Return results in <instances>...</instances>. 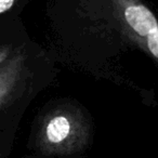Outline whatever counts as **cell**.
Returning <instances> with one entry per match:
<instances>
[{
    "instance_id": "obj_1",
    "label": "cell",
    "mask_w": 158,
    "mask_h": 158,
    "mask_svg": "<svg viewBox=\"0 0 158 158\" xmlns=\"http://www.w3.org/2000/svg\"><path fill=\"white\" fill-rule=\"evenodd\" d=\"M42 132L49 153L69 157L81 153L89 144L90 123L78 106L60 105L47 119Z\"/></svg>"
},
{
    "instance_id": "obj_2",
    "label": "cell",
    "mask_w": 158,
    "mask_h": 158,
    "mask_svg": "<svg viewBox=\"0 0 158 158\" xmlns=\"http://www.w3.org/2000/svg\"><path fill=\"white\" fill-rule=\"evenodd\" d=\"M116 19L123 27L125 34L133 38V42L145 49V40L149 33L158 27L155 14L140 0H114Z\"/></svg>"
},
{
    "instance_id": "obj_3",
    "label": "cell",
    "mask_w": 158,
    "mask_h": 158,
    "mask_svg": "<svg viewBox=\"0 0 158 158\" xmlns=\"http://www.w3.org/2000/svg\"><path fill=\"white\" fill-rule=\"evenodd\" d=\"M145 52L149 53L158 62V27L147 35L145 40Z\"/></svg>"
},
{
    "instance_id": "obj_4",
    "label": "cell",
    "mask_w": 158,
    "mask_h": 158,
    "mask_svg": "<svg viewBox=\"0 0 158 158\" xmlns=\"http://www.w3.org/2000/svg\"><path fill=\"white\" fill-rule=\"evenodd\" d=\"M15 0H0V13L10 10L14 5Z\"/></svg>"
},
{
    "instance_id": "obj_5",
    "label": "cell",
    "mask_w": 158,
    "mask_h": 158,
    "mask_svg": "<svg viewBox=\"0 0 158 158\" xmlns=\"http://www.w3.org/2000/svg\"><path fill=\"white\" fill-rule=\"evenodd\" d=\"M7 55H8V52H1L0 53V63H1V62L7 57Z\"/></svg>"
}]
</instances>
